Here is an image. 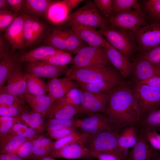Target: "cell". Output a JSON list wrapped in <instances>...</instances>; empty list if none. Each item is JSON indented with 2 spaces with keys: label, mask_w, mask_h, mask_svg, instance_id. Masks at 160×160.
I'll use <instances>...</instances> for the list:
<instances>
[{
  "label": "cell",
  "mask_w": 160,
  "mask_h": 160,
  "mask_svg": "<svg viewBox=\"0 0 160 160\" xmlns=\"http://www.w3.org/2000/svg\"><path fill=\"white\" fill-rule=\"evenodd\" d=\"M105 114L115 128L120 131L136 125L141 115L133 90L129 84L123 82L110 93Z\"/></svg>",
  "instance_id": "1"
},
{
  "label": "cell",
  "mask_w": 160,
  "mask_h": 160,
  "mask_svg": "<svg viewBox=\"0 0 160 160\" xmlns=\"http://www.w3.org/2000/svg\"><path fill=\"white\" fill-rule=\"evenodd\" d=\"M66 76L77 83H88L102 81L119 85L123 82L122 76L111 66L95 65L68 69Z\"/></svg>",
  "instance_id": "2"
},
{
  "label": "cell",
  "mask_w": 160,
  "mask_h": 160,
  "mask_svg": "<svg viewBox=\"0 0 160 160\" xmlns=\"http://www.w3.org/2000/svg\"><path fill=\"white\" fill-rule=\"evenodd\" d=\"M120 130L116 128L103 131L92 136L84 134L80 142L91 151L115 154L123 160H127L128 152L122 150L118 143Z\"/></svg>",
  "instance_id": "3"
},
{
  "label": "cell",
  "mask_w": 160,
  "mask_h": 160,
  "mask_svg": "<svg viewBox=\"0 0 160 160\" xmlns=\"http://www.w3.org/2000/svg\"><path fill=\"white\" fill-rule=\"evenodd\" d=\"M99 31L112 47L129 59L135 51L139 50L134 33L132 31L110 26L99 29Z\"/></svg>",
  "instance_id": "4"
},
{
  "label": "cell",
  "mask_w": 160,
  "mask_h": 160,
  "mask_svg": "<svg viewBox=\"0 0 160 160\" xmlns=\"http://www.w3.org/2000/svg\"><path fill=\"white\" fill-rule=\"evenodd\" d=\"M67 23L74 24L96 29L110 26L108 20L100 13L93 1H87L83 6L69 15Z\"/></svg>",
  "instance_id": "5"
},
{
  "label": "cell",
  "mask_w": 160,
  "mask_h": 160,
  "mask_svg": "<svg viewBox=\"0 0 160 160\" xmlns=\"http://www.w3.org/2000/svg\"><path fill=\"white\" fill-rule=\"evenodd\" d=\"M146 17L141 8L130 9L111 16L108 21L112 27L134 33L148 24Z\"/></svg>",
  "instance_id": "6"
},
{
  "label": "cell",
  "mask_w": 160,
  "mask_h": 160,
  "mask_svg": "<svg viewBox=\"0 0 160 160\" xmlns=\"http://www.w3.org/2000/svg\"><path fill=\"white\" fill-rule=\"evenodd\" d=\"M133 90L141 116L160 107V89L136 81Z\"/></svg>",
  "instance_id": "7"
},
{
  "label": "cell",
  "mask_w": 160,
  "mask_h": 160,
  "mask_svg": "<svg viewBox=\"0 0 160 160\" xmlns=\"http://www.w3.org/2000/svg\"><path fill=\"white\" fill-rule=\"evenodd\" d=\"M72 67L81 68L95 65L111 66L108 58L106 47L87 45L75 55L71 63Z\"/></svg>",
  "instance_id": "8"
},
{
  "label": "cell",
  "mask_w": 160,
  "mask_h": 160,
  "mask_svg": "<svg viewBox=\"0 0 160 160\" xmlns=\"http://www.w3.org/2000/svg\"><path fill=\"white\" fill-rule=\"evenodd\" d=\"M115 128L105 113H96L79 119L77 128L81 133L90 136L96 135L105 130Z\"/></svg>",
  "instance_id": "9"
},
{
  "label": "cell",
  "mask_w": 160,
  "mask_h": 160,
  "mask_svg": "<svg viewBox=\"0 0 160 160\" xmlns=\"http://www.w3.org/2000/svg\"><path fill=\"white\" fill-rule=\"evenodd\" d=\"M133 33L139 50L142 52L160 45V23L151 22Z\"/></svg>",
  "instance_id": "10"
},
{
  "label": "cell",
  "mask_w": 160,
  "mask_h": 160,
  "mask_svg": "<svg viewBox=\"0 0 160 160\" xmlns=\"http://www.w3.org/2000/svg\"><path fill=\"white\" fill-rule=\"evenodd\" d=\"M82 89L81 111L89 115L105 113L110 93H94Z\"/></svg>",
  "instance_id": "11"
},
{
  "label": "cell",
  "mask_w": 160,
  "mask_h": 160,
  "mask_svg": "<svg viewBox=\"0 0 160 160\" xmlns=\"http://www.w3.org/2000/svg\"><path fill=\"white\" fill-rule=\"evenodd\" d=\"M49 156L53 158L68 159L92 160L95 159L91 151L86 148L80 141L68 145L59 150L53 151Z\"/></svg>",
  "instance_id": "12"
},
{
  "label": "cell",
  "mask_w": 160,
  "mask_h": 160,
  "mask_svg": "<svg viewBox=\"0 0 160 160\" xmlns=\"http://www.w3.org/2000/svg\"><path fill=\"white\" fill-rule=\"evenodd\" d=\"M24 22V15L18 16L4 31V37L11 45L13 52L25 48L23 33Z\"/></svg>",
  "instance_id": "13"
},
{
  "label": "cell",
  "mask_w": 160,
  "mask_h": 160,
  "mask_svg": "<svg viewBox=\"0 0 160 160\" xmlns=\"http://www.w3.org/2000/svg\"><path fill=\"white\" fill-rule=\"evenodd\" d=\"M160 152L153 148L139 132L137 142L128 152L127 160H156Z\"/></svg>",
  "instance_id": "14"
},
{
  "label": "cell",
  "mask_w": 160,
  "mask_h": 160,
  "mask_svg": "<svg viewBox=\"0 0 160 160\" xmlns=\"http://www.w3.org/2000/svg\"><path fill=\"white\" fill-rule=\"evenodd\" d=\"M68 69L66 66H55L40 60L28 63L26 68L27 73L39 77L51 79L57 78L62 75L65 74Z\"/></svg>",
  "instance_id": "15"
},
{
  "label": "cell",
  "mask_w": 160,
  "mask_h": 160,
  "mask_svg": "<svg viewBox=\"0 0 160 160\" xmlns=\"http://www.w3.org/2000/svg\"><path fill=\"white\" fill-rule=\"evenodd\" d=\"M71 28L88 45L106 47L107 41L96 29L74 24H68Z\"/></svg>",
  "instance_id": "16"
},
{
  "label": "cell",
  "mask_w": 160,
  "mask_h": 160,
  "mask_svg": "<svg viewBox=\"0 0 160 160\" xmlns=\"http://www.w3.org/2000/svg\"><path fill=\"white\" fill-rule=\"evenodd\" d=\"M80 111V107L68 102L63 97L54 101L49 108L47 116L48 119H68L73 118Z\"/></svg>",
  "instance_id": "17"
},
{
  "label": "cell",
  "mask_w": 160,
  "mask_h": 160,
  "mask_svg": "<svg viewBox=\"0 0 160 160\" xmlns=\"http://www.w3.org/2000/svg\"><path fill=\"white\" fill-rule=\"evenodd\" d=\"M106 48L107 56L111 65L124 78L130 76L132 71L134 63L131 62L129 58L112 47L107 41Z\"/></svg>",
  "instance_id": "18"
},
{
  "label": "cell",
  "mask_w": 160,
  "mask_h": 160,
  "mask_svg": "<svg viewBox=\"0 0 160 160\" xmlns=\"http://www.w3.org/2000/svg\"><path fill=\"white\" fill-rule=\"evenodd\" d=\"M48 95L54 102L56 99L64 97L71 89L80 87L77 82L66 76L51 79L47 84Z\"/></svg>",
  "instance_id": "19"
},
{
  "label": "cell",
  "mask_w": 160,
  "mask_h": 160,
  "mask_svg": "<svg viewBox=\"0 0 160 160\" xmlns=\"http://www.w3.org/2000/svg\"><path fill=\"white\" fill-rule=\"evenodd\" d=\"M7 85L0 90L5 91L15 96L24 95L27 88V75L21 66L18 65L9 77Z\"/></svg>",
  "instance_id": "20"
},
{
  "label": "cell",
  "mask_w": 160,
  "mask_h": 160,
  "mask_svg": "<svg viewBox=\"0 0 160 160\" xmlns=\"http://www.w3.org/2000/svg\"><path fill=\"white\" fill-rule=\"evenodd\" d=\"M134 63L132 71L136 81L146 80L154 77L160 76V69L140 56Z\"/></svg>",
  "instance_id": "21"
},
{
  "label": "cell",
  "mask_w": 160,
  "mask_h": 160,
  "mask_svg": "<svg viewBox=\"0 0 160 160\" xmlns=\"http://www.w3.org/2000/svg\"><path fill=\"white\" fill-rule=\"evenodd\" d=\"M61 51L49 46H43L22 54L14 59L20 63H29L42 59Z\"/></svg>",
  "instance_id": "22"
},
{
  "label": "cell",
  "mask_w": 160,
  "mask_h": 160,
  "mask_svg": "<svg viewBox=\"0 0 160 160\" xmlns=\"http://www.w3.org/2000/svg\"><path fill=\"white\" fill-rule=\"evenodd\" d=\"M23 99L33 110L39 113L44 118L53 103L51 98L46 94L34 95L25 94Z\"/></svg>",
  "instance_id": "23"
},
{
  "label": "cell",
  "mask_w": 160,
  "mask_h": 160,
  "mask_svg": "<svg viewBox=\"0 0 160 160\" xmlns=\"http://www.w3.org/2000/svg\"><path fill=\"white\" fill-rule=\"evenodd\" d=\"M53 1L49 0H25L21 9L23 15L35 17L45 16Z\"/></svg>",
  "instance_id": "24"
},
{
  "label": "cell",
  "mask_w": 160,
  "mask_h": 160,
  "mask_svg": "<svg viewBox=\"0 0 160 160\" xmlns=\"http://www.w3.org/2000/svg\"><path fill=\"white\" fill-rule=\"evenodd\" d=\"M69 12L63 1H53L50 5L45 16L50 23L59 24L67 20Z\"/></svg>",
  "instance_id": "25"
},
{
  "label": "cell",
  "mask_w": 160,
  "mask_h": 160,
  "mask_svg": "<svg viewBox=\"0 0 160 160\" xmlns=\"http://www.w3.org/2000/svg\"><path fill=\"white\" fill-rule=\"evenodd\" d=\"M139 131L136 125L126 127L120 132L118 137L119 145L124 151L128 152V149L136 144Z\"/></svg>",
  "instance_id": "26"
},
{
  "label": "cell",
  "mask_w": 160,
  "mask_h": 160,
  "mask_svg": "<svg viewBox=\"0 0 160 160\" xmlns=\"http://www.w3.org/2000/svg\"><path fill=\"white\" fill-rule=\"evenodd\" d=\"M54 142L50 138L41 135L34 138L31 159L32 160H39L49 156L53 150Z\"/></svg>",
  "instance_id": "27"
},
{
  "label": "cell",
  "mask_w": 160,
  "mask_h": 160,
  "mask_svg": "<svg viewBox=\"0 0 160 160\" xmlns=\"http://www.w3.org/2000/svg\"><path fill=\"white\" fill-rule=\"evenodd\" d=\"M136 125L139 131L147 129L160 131V107L142 116Z\"/></svg>",
  "instance_id": "28"
},
{
  "label": "cell",
  "mask_w": 160,
  "mask_h": 160,
  "mask_svg": "<svg viewBox=\"0 0 160 160\" xmlns=\"http://www.w3.org/2000/svg\"><path fill=\"white\" fill-rule=\"evenodd\" d=\"M35 138L37 137L28 138L10 134L0 138V154L7 153L13 154L24 143Z\"/></svg>",
  "instance_id": "29"
},
{
  "label": "cell",
  "mask_w": 160,
  "mask_h": 160,
  "mask_svg": "<svg viewBox=\"0 0 160 160\" xmlns=\"http://www.w3.org/2000/svg\"><path fill=\"white\" fill-rule=\"evenodd\" d=\"M21 121L24 122L39 134L42 133L45 129L44 118L39 113L33 110L23 109L20 116Z\"/></svg>",
  "instance_id": "30"
},
{
  "label": "cell",
  "mask_w": 160,
  "mask_h": 160,
  "mask_svg": "<svg viewBox=\"0 0 160 160\" xmlns=\"http://www.w3.org/2000/svg\"><path fill=\"white\" fill-rule=\"evenodd\" d=\"M66 52L76 55L82 48L87 46L71 28L63 30Z\"/></svg>",
  "instance_id": "31"
},
{
  "label": "cell",
  "mask_w": 160,
  "mask_h": 160,
  "mask_svg": "<svg viewBox=\"0 0 160 160\" xmlns=\"http://www.w3.org/2000/svg\"><path fill=\"white\" fill-rule=\"evenodd\" d=\"M26 75L27 88L25 94L34 95L46 94L48 92L47 84L33 75L26 73Z\"/></svg>",
  "instance_id": "32"
},
{
  "label": "cell",
  "mask_w": 160,
  "mask_h": 160,
  "mask_svg": "<svg viewBox=\"0 0 160 160\" xmlns=\"http://www.w3.org/2000/svg\"><path fill=\"white\" fill-rule=\"evenodd\" d=\"M16 61L10 55L0 60V89L4 87V84L18 65Z\"/></svg>",
  "instance_id": "33"
},
{
  "label": "cell",
  "mask_w": 160,
  "mask_h": 160,
  "mask_svg": "<svg viewBox=\"0 0 160 160\" xmlns=\"http://www.w3.org/2000/svg\"><path fill=\"white\" fill-rule=\"evenodd\" d=\"M45 42L47 45L66 52L63 30L56 28L50 31L47 35Z\"/></svg>",
  "instance_id": "34"
},
{
  "label": "cell",
  "mask_w": 160,
  "mask_h": 160,
  "mask_svg": "<svg viewBox=\"0 0 160 160\" xmlns=\"http://www.w3.org/2000/svg\"><path fill=\"white\" fill-rule=\"evenodd\" d=\"M77 83L83 90L92 93H110L118 86L106 81Z\"/></svg>",
  "instance_id": "35"
},
{
  "label": "cell",
  "mask_w": 160,
  "mask_h": 160,
  "mask_svg": "<svg viewBox=\"0 0 160 160\" xmlns=\"http://www.w3.org/2000/svg\"><path fill=\"white\" fill-rule=\"evenodd\" d=\"M143 10L150 22L160 23V0H148L143 2Z\"/></svg>",
  "instance_id": "36"
},
{
  "label": "cell",
  "mask_w": 160,
  "mask_h": 160,
  "mask_svg": "<svg viewBox=\"0 0 160 160\" xmlns=\"http://www.w3.org/2000/svg\"><path fill=\"white\" fill-rule=\"evenodd\" d=\"M79 119L73 118L68 119H48L44 126L47 130H57L64 128H77Z\"/></svg>",
  "instance_id": "37"
},
{
  "label": "cell",
  "mask_w": 160,
  "mask_h": 160,
  "mask_svg": "<svg viewBox=\"0 0 160 160\" xmlns=\"http://www.w3.org/2000/svg\"><path fill=\"white\" fill-rule=\"evenodd\" d=\"M72 58L70 53L61 51L39 60L44 63L59 67H65L71 63Z\"/></svg>",
  "instance_id": "38"
},
{
  "label": "cell",
  "mask_w": 160,
  "mask_h": 160,
  "mask_svg": "<svg viewBox=\"0 0 160 160\" xmlns=\"http://www.w3.org/2000/svg\"><path fill=\"white\" fill-rule=\"evenodd\" d=\"M112 1L113 8L111 16L129 9L140 8L139 1L137 0H112Z\"/></svg>",
  "instance_id": "39"
},
{
  "label": "cell",
  "mask_w": 160,
  "mask_h": 160,
  "mask_svg": "<svg viewBox=\"0 0 160 160\" xmlns=\"http://www.w3.org/2000/svg\"><path fill=\"white\" fill-rule=\"evenodd\" d=\"M23 15L24 16L23 33L26 48L35 44V41L32 27L33 17Z\"/></svg>",
  "instance_id": "40"
},
{
  "label": "cell",
  "mask_w": 160,
  "mask_h": 160,
  "mask_svg": "<svg viewBox=\"0 0 160 160\" xmlns=\"http://www.w3.org/2000/svg\"><path fill=\"white\" fill-rule=\"evenodd\" d=\"M9 134L28 138L37 137L41 136L38 135L39 134L34 129L22 124L20 122L16 123L14 125Z\"/></svg>",
  "instance_id": "41"
},
{
  "label": "cell",
  "mask_w": 160,
  "mask_h": 160,
  "mask_svg": "<svg viewBox=\"0 0 160 160\" xmlns=\"http://www.w3.org/2000/svg\"><path fill=\"white\" fill-rule=\"evenodd\" d=\"M21 121L20 117L0 116V138L9 134L14 125Z\"/></svg>",
  "instance_id": "42"
},
{
  "label": "cell",
  "mask_w": 160,
  "mask_h": 160,
  "mask_svg": "<svg viewBox=\"0 0 160 160\" xmlns=\"http://www.w3.org/2000/svg\"><path fill=\"white\" fill-rule=\"evenodd\" d=\"M83 134L76 131L68 136L56 140L53 143V151L59 150L68 145L80 141L83 138Z\"/></svg>",
  "instance_id": "43"
},
{
  "label": "cell",
  "mask_w": 160,
  "mask_h": 160,
  "mask_svg": "<svg viewBox=\"0 0 160 160\" xmlns=\"http://www.w3.org/2000/svg\"><path fill=\"white\" fill-rule=\"evenodd\" d=\"M21 104L19 103H16L10 105L0 106V116L20 117L21 112L23 108Z\"/></svg>",
  "instance_id": "44"
},
{
  "label": "cell",
  "mask_w": 160,
  "mask_h": 160,
  "mask_svg": "<svg viewBox=\"0 0 160 160\" xmlns=\"http://www.w3.org/2000/svg\"><path fill=\"white\" fill-rule=\"evenodd\" d=\"M139 132L153 148L160 152V134L157 131L147 129Z\"/></svg>",
  "instance_id": "45"
},
{
  "label": "cell",
  "mask_w": 160,
  "mask_h": 160,
  "mask_svg": "<svg viewBox=\"0 0 160 160\" xmlns=\"http://www.w3.org/2000/svg\"><path fill=\"white\" fill-rule=\"evenodd\" d=\"M32 27L36 44L46 36V27L43 23L35 17H33Z\"/></svg>",
  "instance_id": "46"
},
{
  "label": "cell",
  "mask_w": 160,
  "mask_h": 160,
  "mask_svg": "<svg viewBox=\"0 0 160 160\" xmlns=\"http://www.w3.org/2000/svg\"><path fill=\"white\" fill-rule=\"evenodd\" d=\"M93 2L102 16L108 20L112 11V0H94Z\"/></svg>",
  "instance_id": "47"
},
{
  "label": "cell",
  "mask_w": 160,
  "mask_h": 160,
  "mask_svg": "<svg viewBox=\"0 0 160 160\" xmlns=\"http://www.w3.org/2000/svg\"><path fill=\"white\" fill-rule=\"evenodd\" d=\"M140 56L160 69V45L149 50L142 52Z\"/></svg>",
  "instance_id": "48"
},
{
  "label": "cell",
  "mask_w": 160,
  "mask_h": 160,
  "mask_svg": "<svg viewBox=\"0 0 160 160\" xmlns=\"http://www.w3.org/2000/svg\"><path fill=\"white\" fill-rule=\"evenodd\" d=\"M18 17L10 11L0 10V32H2L9 26Z\"/></svg>",
  "instance_id": "49"
},
{
  "label": "cell",
  "mask_w": 160,
  "mask_h": 160,
  "mask_svg": "<svg viewBox=\"0 0 160 160\" xmlns=\"http://www.w3.org/2000/svg\"><path fill=\"white\" fill-rule=\"evenodd\" d=\"M34 138L24 143L13 154L25 159H31L33 149V142Z\"/></svg>",
  "instance_id": "50"
},
{
  "label": "cell",
  "mask_w": 160,
  "mask_h": 160,
  "mask_svg": "<svg viewBox=\"0 0 160 160\" xmlns=\"http://www.w3.org/2000/svg\"><path fill=\"white\" fill-rule=\"evenodd\" d=\"M82 92V89L73 88L70 90L64 97L68 102L80 108Z\"/></svg>",
  "instance_id": "51"
},
{
  "label": "cell",
  "mask_w": 160,
  "mask_h": 160,
  "mask_svg": "<svg viewBox=\"0 0 160 160\" xmlns=\"http://www.w3.org/2000/svg\"><path fill=\"white\" fill-rule=\"evenodd\" d=\"M0 91V106L10 105L16 103L22 104L17 97L2 89Z\"/></svg>",
  "instance_id": "52"
},
{
  "label": "cell",
  "mask_w": 160,
  "mask_h": 160,
  "mask_svg": "<svg viewBox=\"0 0 160 160\" xmlns=\"http://www.w3.org/2000/svg\"><path fill=\"white\" fill-rule=\"evenodd\" d=\"M76 132L75 129L67 128L57 130H47L49 136L56 140L63 138Z\"/></svg>",
  "instance_id": "53"
},
{
  "label": "cell",
  "mask_w": 160,
  "mask_h": 160,
  "mask_svg": "<svg viewBox=\"0 0 160 160\" xmlns=\"http://www.w3.org/2000/svg\"><path fill=\"white\" fill-rule=\"evenodd\" d=\"M91 152L95 158L98 160H123L118 156L112 153L92 151Z\"/></svg>",
  "instance_id": "54"
},
{
  "label": "cell",
  "mask_w": 160,
  "mask_h": 160,
  "mask_svg": "<svg viewBox=\"0 0 160 160\" xmlns=\"http://www.w3.org/2000/svg\"><path fill=\"white\" fill-rule=\"evenodd\" d=\"M9 5L10 11L12 13L17 14L21 9L24 0H7Z\"/></svg>",
  "instance_id": "55"
},
{
  "label": "cell",
  "mask_w": 160,
  "mask_h": 160,
  "mask_svg": "<svg viewBox=\"0 0 160 160\" xmlns=\"http://www.w3.org/2000/svg\"><path fill=\"white\" fill-rule=\"evenodd\" d=\"M138 82L160 89V76L154 77L146 80Z\"/></svg>",
  "instance_id": "56"
},
{
  "label": "cell",
  "mask_w": 160,
  "mask_h": 160,
  "mask_svg": "<svg viewBox=\"0 0 160 160\" xmlns=\"http://www.w3.org/2000/svg\"><path fill=\"white\" fill-rule=\"evenodd\" d=\"M9 56L8 54V48L2 36L0 38V60L3 58Z\"/></svg>",
  "instance_id": "57"
},
{
  "label": "cell",
  "mask_w": 160,
  "mask_h": 160,
  "mask_svg": "<svg viewBox=\"0 0 160 160\" xmlns=\"http://www.w3.org/2000/svg\"><path fill=\"white\" fill-rule=\"evenodd\" d=\"M67 7L69 11L76 7L84 0H64L63 1Z\"/></svg>",
  "instance_id": "58"
},
{
  "label": "cell",
  "mask_w": 160,
  "mask_h": 160,
  "mask_svg": "<svg viewBox=\"0 0 160 160\" xmlns=\"http://www.w3.org/2000/svg\"><path fill=\"white\" fill-rule=\"evenodd\" d=\"M0 160H28L22 158L13 153H7L0 154Z\"/></svg>",
  "instance_id": "59"
},
{
  "label": "cell",
  "mask_w": 160,
  "mask_h": 160,
  "mask_svg": "<svg viewBox=\"0 0 160 160\" xmlns=\"http://www.w3.org/2000/svg\"><path fill=\"white\" fill-rule=\"evenodd\" d=\"M0 10L10 11V7L7 0H0Z\"/></svg>",
  "instance_id": "60"
},
{
  "label": "cell",
  "mask_w": 160,
  "mask_h": 160,
  "mask_svg": "<svg viewBox=\"0 0 160 160\" xmlns=\"http://www.w3.org/2000/svg\"><path fill=\"white\" fill-rule=\"evenodd\" d=\"M38 160H57L54 159V158L51 157L49 156H48L44 157Z\"/></svg>",
  "instance_id": "61"
},
{
  "label": "cell",
  "mask_w": 160,
  "mask_h": 160,
  "mask_svg": "<svg viewBox=\"0 0 160 160\" xmlns=\"http://www.w3.org/2000/svg\"><path fill=\"white\" fill-rule=\"evenodd\" d=\"M156 160H160V157L159 158H158V159H156Z\"/></svg>",
  "instance_id": "62"
}]
</instances>
